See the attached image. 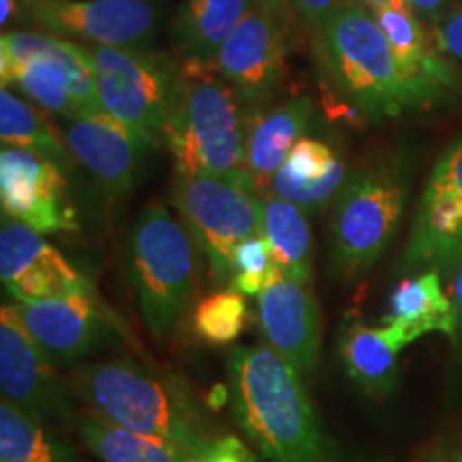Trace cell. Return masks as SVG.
<instances>
[{"label":"cell","instance_id":"cell-9","mask_svg":"<svg viewBox=\"0 0 462 462\" xmlns=\"http://www.w3.org/2000/svg\"><path fill=\"white\" fill-rule=\"evenodd\" d=\"M171 201L180 223L218 281H231V255L245 242L262 231L259 201L262 198L246 182L229 178L176 176L171 182Z\"/></svg>","mask_w":462,"mask_h":462},{"label":"cell","instance_id":"cell-35","mask_svg":"<svg viewBox=\"0 0 462 462\" xmlns=\"http://www.w3.org/2000/svg\"><path fill=\"white\" fill-rule=\"evenodd\" d=\"M449 300H452V306H454V323H456V330H454V337H452V346H454L456 360H458V364H462V262L452 274V289H449Z\"/></svg>","mask_w":462,"mask_h":462},{"label":"cell","instance_id":"cell-23","mask_svg":"<svg viewBox=\"0 0 462 462\" xmlns=\"http://www.w3.org/2000/svg\"><path fill=\"white\" fill-rule=\"evenodd\" d=\"M383 326L392 328L404 346L432 332L446 334L452 340L456 330L454 306L443 291L441 274L420 273L398 282L390 293Z\"/></svg>","mask_w":462,"mask_h":462},{"label":"cell","instance_id":"cell-11","mask_svg":"<svg viewBox=\"0 0 462 462\" xmlns=\"http://www.w3.org/2000/svg\"><path fill=\"white\" fill-rule=\"evenodd\" d=\"M462 262V135L432 167L401 262L404 273H454Z\"/></svg>","mask_w":462,"mask_h":462},{"label":"cell","instance_id":"cell-1","mask_svg":"<svg viewBox=\"0 0 462 462\" xmlns=\"http://www.w3.org/2000/svg\"><path fill=\"white\" fill-rule=\"evenodd\" d=\"M236 424L259 462H366L334 439L304 379L270 346H236L229 356Z\"/></svg>","mask_w":462,"mask_h":462},{"label":"cell","instance_id":"cell-3","mask_svg":"<svg viewBox=\"0 0 462 462\" xmlns=\"http://www.w3.org/2000/svg\"><path fill=\"white\" fill-rule=\"evenodd\" d=\"M67 381L88 411L165 443L184 458L201 456L221 437L180 379L131 357L79 364Z\"/></svg>","mask_w":462,"mask_h":462},{"label":"cell","instance_id":"cell-18","mask_svg":"<svg viewBox=\"0 0 462 462\" xmlns=\"http://www.w3.org/2000/svg\"><path fill=\"white\" fill-rule=\"evenodd\" d=\"M62 135L75 161L92 173L109 201L131 193L148 150H152L135 131L109 114L71 120Z\"/></svg>","mask_w":462,"mask_h":462},{"label":"cell","instance_id":"cell-7","mask_svg":"<svg viewBox=\"0 0 462 462\" xmlns=\"http://www.w3.org/2000/svg\"><path fill=\"white\" fill-rule=\"evenodd\" d=\"M0 78L3 88L15 86L39 109L69 123L107 114L88 48L69 39L48 32H3Z\"/></svg>","mask_w":462,"mask_h":462},{"label":"cell","instance_id":"cell-12","mask_svg":"<svg viewBox=\"0 0 462 462\" xmlns=\"http://www.w3.org/2000/svg\"><path fill=\"white\" fill-rule=\"evenodd\" d=\"M285 54V17L259 3L218 50L212 65L238 95L248 118L263 114L281 92Z\"/></svg>","mask_w":462,"mask_h":462},{"label":"cell","instance_id":"cell-21","mask_svg":"<svg viewBox=\"0 0 462 462\" xmlns=\"http://www.w3.org/2000/svg\"><path fill=\"white\" fill-rule=\"evenodd\" d=\"M407 349L388 326H366L346 315L338 328V360L345 374L371 398H383L396 388L398 356Z\"/></svg>","mask_w":462,"mask_h":462},{"label":"cell","instance_id":"cell-8","mask_svg":"<svg viewBox=\"0 0 462 462\" xmlns=\"http://www.w3.org/2000/svg\"><path fill=\"white\" fill-rule=\"evenodd\" d=\"M86 48L103 109L135 131L152 150L163 148L180 62L150 48Z\"/></svg>","mask_w":462,"mask_h":462},{"label":"cell","instance_id":"cell-16","mask_svg":"<svg viewBox=\"0 0 462 462\" xmlns=\"http://www.w3.org/2000/svg\"><path fill=\"white\" fill-rule=\"evenodd\" d=\"M0 279L15 302L32 304L92 291L90 281L39 231L3 215Z\"/></svg>","mask_w":462,"mask_h":462},{"label":"cell","instance_id":"cell-24","mask_svg":"<svg viewBox=\"0 0 462 462\" xmlns=\"http://www.w3.org/2000/svg\"><path fill=\"white\" fill-rule=\"evenodd\" d=\"M374 20L388 39L398 62L420 82L454 97L460 88V75L432 43L430 32L421 26L413 11L379 9Z\"/></svg>","mask_w":462,"mask_h":462},{"label":"cell","instance_id":"cell-26","mask_svg":"<svg viewBox=\"0 0 462 462\" xmlns=\"http://www.w3.org/2000/svg\"><path fill=\"white\" fill-rule=\"evenodd\" d=\"M0 142L3 148H20L39 154L65 171L78 163L65 135L58 133L43 109L20 99L9 88L0 90Z\"/></svg>","mask_w":462,"mask_h":462},{"label":"cell","instance_id":"cell-31","mask_svg":"<svg viewBox=\"0 0 462 462\" xmlns=\"http://www.w3.org/2000/svg\"><path fill=\"white\" fill-rule=\"evenodd\" d=\"M184 462H259V458L253 448L246 446L240 437L221 435L204 454Z\"/></svg>","mask_w":462,"mask_h":462},{"label":"cell","instance_id":"cell-22","mask_svg":"<svg viewBox=\"0 0 462 462\" xmlns=\"http://www.w3.org/2000/svg\"><path fill=\"white\" fill-rule=\"evenodd\" d=\"M257 0H184L171 22V45L182 62L212 65Z\"/></svg>","mask_w":462,"mask_h":462},{"label":"cell","instance_id":"cell-6","mask_svg":"<svg viewBox=\"0 0 462 462\" xmlns=\"http://www.w3.org/2000/svg\"><path fill=\"white\" fill-rule=\"evenodd\" d=\"M407 195L409 165L402 157H385L351 173L332 208L334 273L357 279L379 262L401 227Z\"/></svg>","mask_w":462,"mask_h":462},{"label":"cell","instance_id":"cell-39","mask_svg":"<svg viewBox=\"0 0 462 462\" xmlns=\"http://www.w3.org/2000/svg\"><path fill=\"white\" fill-rule=\"evenodd\" d=\"M441 462H462V446L456 448L452 454H443Z\"/></svg>","mask_w":462,"mask_h":462},{"label":"cell","instance_id":"cell-38","mask_svg":"<svg viewBox=\"0 0 462 462\" xmlns=\"http://www.w3.org/2000/svg\"><path fill=\"white\" fill-rule=\"evenodd\" d=\"M259 5H265V7H270L273 11H276V14L287 17V9L291 7L289 5V0H257Z\"/></svg>","mask_w":462,"mask_h":462},{"label":"cell","instance_id":"cell-33","mask_svg":"<svg viewBox=\"0 0 462 462\" xmlns=\"http://www.w3.org/2000/svg\"><path fill=\"white\" fill-rule=\"evenodd\" d=\"M345 3L346 0H289L291 9L302 17L309 31L319 26L323 20H328Z\"/></svg>","mask_w":462,"mask_h":462},{"label":"cell","instance_id":"cell-34","mask_svg":"<svg viewBox=\"0 0 462 462\" xmlns=\"http://www.w3.org/2000/svg\"><path fill=\"white\" fill-rule=\"evenodd\" d=\"M407 5L415 15L435 26L437 22H441L443 17L458 9L460 0H407Z\"/></svg>","mask_w":462,"mask_h":462},{"label":"cell","instance_id":"cell-4","mask_svg":"<svg viewBox=\"0 0 462 462\" xmlns=\"http://www.w3.org/2000/svg\"><path fill=\"white\" fill-rule=\"evenodd\" d=\"M246 125L238 95L215 65L180 62L176 101L165 129L176 176L229 178L251 187L245 167Z\"/></svg>","mask_w":462,"mask_h":462},{"label":"cell","instance_id":"cell-29","mask_svg":"<svg viewBox=\"0 0 462 462\" xmlns=\"http://www.w3.org/2000/svg\"><path fill=\"white\" fill-rule=\"evenodd\" d=\"M248 306L236 289H221L199 300L190 315L195 337L208 345H231L245 332Z\"/></svg>","mask_w":462,"mask_h":462},{"label":"cell","instance_id":"cell-19","mask_svg":"<svg viewBox=\"0 0 462 462\" xmlns=\"http://www.w3.org/2000/svg\"><path fill=\"white\" fill-rule=\"evenodd\" d=\"M346 180L349 171L338 150L317 137H302L274 173L268 195L298 206L306 215H315L337 201Z\"/></svg>","mask_w":462,"mask_h":462},{"label":"cell","instance_id":"cell-36","mask_svg":"<svg viewBox=\"0 0 462 462\" xmlns=\"http://www.w3.org/2000/svg\"><path fill=\"white\" fill-rule=\"evenodd\" d=\"M362 3L364 7L371 11H379V9H402V11H411L409 9L407 0H357Z\"/></svg>","mask_w":462,"mask_h":462},{"label":"cell","instance_id":"cell-30","mask_svg":"<svg viewBox=\"0 0 462 462\" xmlns=\"http://www.w3.org/2000/svg\"><path fill=\"white\" fill-rule=\"evenodd\" d=\"M276 270H281L274 262L273 248L270 242L263 238L262 234L253 236L245 242H240L238 248L231 255V276L236 274H273Z\"/></svg>","mask_w":462,"mask_h":462},{"label":"cell","instance_id":"cell-17","mask_svg":"<svg viewBox=\"0 0 462 462\" xmlns=\"http://www.w3.org/2000/svg\"><path fill=\"white\" fill-rule=\"evenodd\" d=\"M257 323L265 346L300 377L315 373L321 349V313L310 285L282 279L257 296Z\"/></svg>","mask_w":462,"mask_h":462},{"label":"cell","instance_id":"cell-20","mask_svg":"<svg viewBox=\"0 0 462 462\" xmlns=\"http://www.w3.org/2000/svg\"><path fill=\"white\" fill-rule=\"evenodd\" d=\"M313 114L315 101L309 95H302L248 118L245 167L248 182L259 198H265L274 173L285 163L291 148L304 137Z\"/></svg>","mask_w":462,"mask_h":462},{"label":"cell","instance_id":"cell-15","mask_svg":"<svg viewBox=\"0 0 462 462\" xmlns=\"http://www.w3.org/2000/svg\"><path fill=\"white\" fill-rule=\"evenodd\" d=\"M17 315L56 366H69L109 345L118 321L97 291L75 293L43 302H14Z\"/></svg>","mask_w":462,"mask_h":462},{"label":"cell","instance_id":"cell-10","mask_svg":"<svg viewBox=\"0 0 462 462\" xmlns=\"http://www.w3.org/2000/svg\"><path fill=\"white\" fill-rule=\"evenodd\" d=\"M0 390L3 401L56 435L75 429L82 415L69 381L28 334L14 304L0 309Z\"/></svg>","mask_w":462,"mask_h":462},{"label":"cell","instance_id":"cell-32","mask_svg":"<svg viewBox=\"0 0 462 462\" xmlns=\"http://www.w3.org/2000/svg\"><path fill=\"white\" fill-rule=\"evenodd\" d=\"M430 37L435 48L443 56L456 58V60L462 62V7L443 17L441 22H437L430 28Z\"/></svg>","mask_w":462,"mask_h":462},{"label":"cell","instance_id":"cell-2","mask_svg":"<svg viewBox=\"0 0 462 462\" xmlns=\"http://www.w3.org/2000/svg\"><path fill=\"white\" fill-rule=\"evenodd\" d=\"M310 34L321 78L371 123L426 112L452 99L398 62L373 11L357 0L340 5Z\"/></svg>","mask_w":462,"mask_h":462},{"label":"cell","instance_id":"cell-13","mask_svg":"<svg viewBox=\"0 0 462 462\" xmlns=\"http://www.w3.org/2000/svg\"><path fill=\"white\" fill-rule=\"evenodd\" d=\"M32 22L48 34L103 48H148L159 32L154 0H26Z\"/></svg>","mask_w":462,"mask_h":462},{"label":"cell","instance_id":"cell-27","mask_svg":"<svg viewBox=\"0 0 462 462\" xmlns=\"http://www.w3.org/2000/svg\"><path fill=\"white\" fill-rule=\"evenodd\" d=\"M79 441L99 462H184L182 454L135 432L109 424L101 415L82 411L78 420Z\"/></svg>","mask_w":462,"mask_h":462},{"label":"cell","instance_id":"cell-40","mask_svg":"<svg viewBox=\"0 0 462 462\" xmlns=\"http://www.w3.org/2000/svg\"><path fill=\"white\" fill-rule=\"evenodd\" d=\"M441 460H443V454H441V452H437V454L429 456V458H426L424 462H441Z\"/></svg>","mask_w":462,"mask_h":462},{"label":"cell","instance_id":"cell-5","mask_svg":"<svg viewBox=\"0 0 462 462\" xmlns=\"http://www.w3.org/2000/svg\"><path fill=\"white\" fill-rule=\"evenodd\" d=\"M198 245L161 204L140 212L126 238V274L148 332L165 340L189 313L198 285Z\"/></svg>","mask_w":462,"mask_h":462},{"label":"cell","instance_id":"cell-28","mask_svg":"<svg viewBox=\"0 0 462 462\" xmlns=\"http://www.w3.org/2000/svg\"><path fill=\"white\" fill-rule=\"evenodd\" d=\"M0 462H84L56 432L14 404L0 402Z\"/></svg>","mask_w":462,"mask_h":462},{"label":"cell","instance_id":"cell-37","mask_svg":"<svg viewBox=\"0 0 462 462\" xmlns=\"http://www.w3.org/2000/svg\"><path fill=\"white\" fill-rule=\"evenodd\" d=\"M3 3V11H0V24L7 26L17 14V0H0Z\"/></svg>","mask_w":462,"mask_h":462},{"label":"cell","instance_id":"cell-25","mask_svg":"<svg viewBox=\"0 0 462 462\" xmlns=\"http://www.w3.org/2000/svg\"><path fill=\"white\" fill-rule=\"evenodd\" d=\"M259 225L270 242L276 265L285 279L310 285L313 281V234L304 210L289 201L265 195L259 201Z\"/></svg>","mask_w":462,"mask_h":462},{"label":"cell","instance_id":"cell-14","mask_svg":"<svg viewBox=\"0 0 462 462\" xmlns=\"http://www.w3.org/2000/svg\"><path fill=\"white\" fill-rule=\"evenodd\" d=\"M0 204L5 217L42 236L79 229L65 170L28 150H0Z\"/></svg>","mask_w":462,"mask_h":462}]
</instances>
